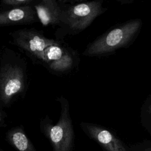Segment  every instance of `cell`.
Returning a JSON list of instances; mask_svg holds the SVG:
<instances>
[{
  "instance_id": "cell-2",
  "label": "cell",
  "mask_w": 151,
  "mask_h": 151,
  "mask_svg": "<svg viewBox=\"0 0 151 151\" xmlns=\"http://www.w3.org/2000/svg\"><path fill=\"white\" fill-rule=\"evenodd\" d=\"M61 11L55 35L57 39L67 35H74L87 28L93 21L103 14L107 8L103 6V1L71 2L59 1Z\"/></svg>"
},
{
  "instance_id": "cell-5",
  "label": "cell",
  "mask_w": 151,
  "mask_h": 151,
  "mask_svg": "<svg viewBox=\"0 0 151 151\" xmlns=\"http://www.w3.org/2000/svg\"><path fill=\"white\" fill-rule=\"evenodd\" d=\"M13 44L23 51L34 62L42 65L45 48L58 40L47 38L40 31L34 28H24L9 33Z\"/></svg>"
},
{
  "instance_id": "cell-6",
  "label": "cell",
  "mask_w": 151,
  "mask_h": 151,
  "mask_svg": "<svg viewBox=\"0 0 151 151\" xmlns=\"http://www.w3.org/2000/svg\"><path fill=\"white\" fill-rule=\"evenodd\" d=\"M76 51L58 41L44 50L42 65L54 73H65L72 70L78 63Z\"/></svg>"
},
{
  "instance_id": "cell-12",
  "label": "cell",
  "mask_w": 151,
  "mask_h": 151,
  "mask_svg": "<svg viewBox=\"0 0 151 151\" xmlns=\"http://www.w3.org/2000/svg\"><path fill=\"white\" fill-rule=\"evenodd\" d=\"M140 117L145 123H151V93L142 104L140 108Z\"/></svg>"
},
{
  "instance_id": "cell-3",
  "label": "cell",
  "mask_w": 151,
  "mask_h": 151,
  "mask_svg": "<svg viewBox=\"0 0 151 151\" xmlns=\"http://www.w3.org/2000/svg\"><path fill=\"white\" fill-rule=\"evenodd\" d=\"M142 22L133 19L108 29L90 42L84 51L86 57H103L130 45L139 34Z\"/></svg>"
},
{
  "instance_id": "cell-1",
  "label": "cell",
  "mask_w": 151,
  "mask_h": 151,
  "mask_svg": "<svg viewBox=\"0 0 151 151\" xmlns=\"http://www.w3.org/2000/svg\"><path fill=\"white\" fill-rule=\"evenodd\" d=\"M28 86L27 63L8 47L0 48V110L23 98Z\"/></svg>"
},
{
  "instance_id": "cell-10",
  "label": "cell",
  "mask_w": 151,
  "mask_h": 151,
  "mask_svg": "<svg viewBox=\"0 0 151 151\" xmlns=\"http://www.w3.org/2000/svg\"><path fill=\"white\" fill-rule=\"evenodd\" d=\"M7 142L17 151H37L22 126L13 127L5 134Z\"/></svg>"
},
{
  "instance_id": "cell-9",
  "label": "cell",
  "mask_w": 151,
  "mask_h": 151,
  "mask_svg": "<svg viewBox=\"0 0 151 151\" xmlns=\"http://www.w3.org/2000/svg\"><path fill=\"white\" fill-rule=\"evenodd\" d=\"M81 124L86 132L96 139L109 151H126L120 142L107 130L92 123L82 122Z\"/></svg>"
},
{
  "instance_id": "cell-13",
  "label": "cell",
  "mask_w": 151,
  "mask_h": 151,
  "mask_svg": "<svg viewBox=\"0 0 151 151\" xmlns=\"http://www.w3.org/2000/svg\"><path fill=\"white\" fill-rule=\"evenodd\" d=\"M7 116L6 113L2 110H0V129L5 126Z\"/></svg>"
},
{
  "instance_id": "cell-7",
  "label": "cell",
  "mask_w": 151,
  "mask_h": 151,
  "mask_svg": "<svg viewBox=\"0 0 151 151\" xmlns=\"http://www.w3.org/2000/svg\"><path fill=\"white\" fill-rule=\"evenodd\" d=\"M38 21L32 5L0 11V26L29 25Z\"/></svg>"
},
{
  "instance_id": "cell-8",
  "label": "cell",
  "mask_w": 151,
  "mask_h": 151,
  "mask_svg": "<svg viewBox=\"0 0 151 151\" xmlns=\"http://www.w3.org/2000/svg\"><path fill=\"white\" fill-rule=\"evenodd\" d=\"M32 5L38 21L43 26L58 25L61 11L59 1L35 0Z\"/></svg>"
},
{
  "instance_id": "cell-14",
  "label": "cell",
  "mask_w": 151,
  "mask_h": 151,
  "mask_svg": "<svg viewBox=\"0 0 151 151\" xmlns=\"http://www.w3.org/2000/svg\"><path fill=\"white\" fill-rule=\"evenodd\" d=\"M0 151H5V150H4L2 147H0Z\"/></svg>"
},
{
  "instance_id": "cell-4",
  "label": "cell",
  "mask_w": 151,
  "mask_h": 151,
  "mask_svg": "<svg viewBox=\"0 0 151 151\" xmlns=\"http://www.w3.org/2000/svg\"><path fill=\"white\" fill-rule=\"evenodd\" d=\"M56 100L61 106L58 122L54 124L51 119L45 116L40 122V128L42 134L50 142L53 151H68L74 137L70 104L68 100L63 96L57 98Z\"/></svg>"
},
{
  "instance_id": "cell-11",
  "label": "cell",
  "mask_w": 151,
  "mask_h": 151,
  "mask_svg": "<svg viewBox=\"0 0 151 151\" xmlns=\"http://www.w3.org/2000/svg\"><path fill=\"white\" fill-rule=\"evenodd\" d=\"M35 0H2L0 1L2 10L16 8L33 4Z\"/></svg>"
}]
</instances>
